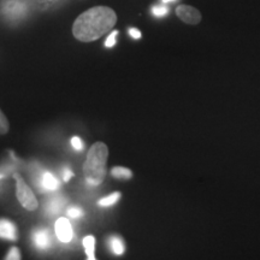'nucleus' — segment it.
Instances as JSON below:
<instances>
[{
    "instance_id": "nucleus-10",
    "label": "nucleus",
    "mask_w": 260,
    "mask_h": 260,
    "mask_svg": "<svg viewBox=\"0 0 260 260\" xmlns=\"http://www.w3.org/2000/svg\"><path fill=\"white\" fill-rule=\"evenodd\" d=\"M83 247H84V252H86L87 258L89 260H94L95 256H94V248H95V239L94 236L88 235L83 239Z\"/></svg>"
},
{
    "instance_id": "nucleus-4",
    "label": "nucleus",
    "mask_w": 260,
    "mask_h": 260,
    "mask_svg": "<svg viewBox=\"0 0 260 260\" xmlns=\"http://www.w3.org/2000/svg\"><path fill=\"white\" fill-rule=\"evenodd\" d=\"M177 17L181 19L182 22L187 24H198L201 21V14L199 10H197L193 6L189 5H180L176 9Z\"/></svg>"
},
{
    "instance_id": "nucleus-13",
    "label": "nucleus",
    "mask_w": 260,
    "mask_h": 260,
    "mask_svg": "<svg viewBox=\"0 0 260 260\" xmlns=\"http://www.w3.org/2000/svg\"><path fill=\"white\" fill-rule=\"evenodd\" d=\"M111 175L116 178H121V180H129L133 177V172L128 168L116 167L111 170Z\"/></svg>"
},
{
    "instance_id": "nucleus-11",
    "label": "nucleus",
    "mask_w": 260,
    "mask_h": 260,
    "mask_svg": "<svg viewBox=\"0 0 260 260\" xmlns=\"http://www.w3.org/2000/svg\"><path fill=\"white\" fill-rule=\"evenodd\" d=\"M64 204H65V200L63 198H59V197L53 198V199L46 205V211H48V213L50 214H56L61 210V207L64 206Z\"/></svg>"
},
{
    "instance_id": "nucleus-21",
    "label": "nucleus",
    "mask_w": 260,
    "mask_h": 260,
    "mask_svg": "<svg viewBox=\"0 0 260 260\" xmlns=\"http://www.w3.org/2000/svg\"><path fill=\"white\" fill-rule=\"evenodd\" d=\"M129 34H130V37L134 38V39L141 38V31H140L139 29H136V28H130L129 29Z\"/></svg>"
},
{
    "instance_id": "nucleus-9",
    "label": "nucleus",
    "mask_w": 260,
    "mask_h": 260,
    "mask_svg": "<svg viewBox=\"0 0 260 260\" xmlns=\"http://www.w3.org/2000/svg\"><path fill=\"white\" fill-rule=\"evenodd\" d=\"M40 186L45 190H57L59 187V182L51 172H44L40 180Z\"/></svg>"
},
{
    "instance_id": "nucleus-6",
    "label": "nucleus",
    "mask_w": 260,
    "mask_h": 260,
    "mask_svg": "<svg viewBox=\"0 0 260 260\" xmlns=\"http://www.w3.org/2000/svg\"><path fill=\"white\" fill-rule=\"evenodd\" d=\"M0 237L11 241H16L18 239L17 228L11 220L0 219Z\"/></svg>"
},
{
    "instance_id": "nucleus-8",
    "label": "nucleus",
    "mask_w": 260,
    "mask_h": 260,
    "mask_svg": "<svg viewBox=\"0 0 260 260\" xmlns=\"http://www.w3.org/2000/svg\"><path fill=\"white\" fill-rule=\"evenodd\" d=\"M107 246H109L110 251L116 255H122L125 252V246L123 242L122 237L118 235H112L107 239Z\"/></svg>"
},
{
    "instance_id": "nucleus-18",
    "label": "nucleus",
    "mask_w": 260,
    "mask_h": 260,
    "mask_svg": "<svg viewBox=\"0 0 260 260\" xmlns=\"http://www.w3.org/2000/svg\"><path fill=\"white\" fill-rule=\"evenodd\" d=\"M6 259L8 260L21 259V252H19V249L17 248V247H12V248L10 249L8 255H6Z\"/></svg>"
},
{
    "instance_id": "nucleus-16",
    "label": "nucleus",
    "mask_w": 260,
    "mask_h": 260,
    "mask_svg": "<svg viewBox=\"0 0 260 260\" xmlns=\"http://www.w3.org/2000/svg\"><path fill=\"white\" fill-rule=\"evenodd\" d=\"M117 35H118V30H115V31H112L111 34L109 35V38L106 39V41H105V46L106 47H113L116 45V42H117Z\"/></svg>"
},
{
    "instance_id": "nucleus-20",
    "label": "nucleus",
    "mask_w": 260,
    "mask_h": 260,
    "mask_svg": "<svg viewBox=\"0 0 260 260\" xmlns=\"http://www.w3.org/2000/svg\"><path fill=\"white\" fill-rule=\"evenodd\" d=\"M74 176V174H73V171L70 170V169H64V171H63V180L65 181V182H69L70 181V178Z\"/></svg>"
},
{
    "instance_id": "nucleus-7",
    "label": "nucleus",
    "mask_w": 260,
    "mask_h": 260,
    "mask_svg": "<svg viewBox=\"0 0 260 260\" xmlns=\"http://www.w3.org/2000/svg\"><path fill=\"white\" fill-rule=\"evenodd\" d=\"M32 240H34L35 246H37L39 249H46L48 245H50V235H48V230L44 229V228L35 230L34 234H32Z\"/></svg>"
},
{
    "instance_id": "nucleus-2",
    "label": "nucleus",
    "mask_w": 260,
    "mask_h": 260,
    "mask_svg": "<svg viewBox=\"0 0 260 260\" xmlns=\"http://www.w3.org/2000/svg\"><path fill=\"white\" fill-rule=\"evenodd\" d=\"M109 158V148L104 142H95L87 153L83 171L87 183L96 187L103 183L106 176V162Z\"/></svg>"
},
{
    "instance_id": "nucleus-1",
    "label": "nucleus",
    "mask_w": 260,
    "mask_h": 260,
    "mask_svg": "<svg viewBox=\"0 0 260 260\" xmlns=\"http://www.w3.org/2000/svg\"><path fill=\"white\" fill-rule=\"evenodd\" d=\"M117 15L111 8L95 6L81 14L73 25V34L79 41L92 42L112 30Z\"/></svg>"
},
{
    "instance_id": "nucleus-15",
    "label": "nucleus",
    "mask_w": 260,
    "mask_h": 260,
    "mask_svg": "<svg viewBox=\"0 0 260 260\" xmlns=\"http://www.w3.org/2000/svg\"><path fill=\"white\" fill-rule=\"evenodd\" d=\"M169 12V9L165 5H157L152 8V14L157 17H162V16H167Z\"/></svg>"
},
{
    "instance_id": "nucleus-14",
    "label": "nucleus",
    "mask_w": 260,
    "mask_h": 260,
    "mask_svg": "<svg viewBox=\"0 0 260 260\" xmlns=\"http://www.w3.org/2000/svg\"><path fill=\"white\" fill-rule=\"evenodd\" d=\"M10 124L6 116L3 113L2 110H0V135H5L6 133L9 132Z\"/></svg>"
},
{
    "instance_id": "nucleus-12",
    "label": "nucleus",
    "mask_w": 260,
    "mask_h": 260,
    "mask_svg": "<svg viewBox=\"0 0 260 260\" xmlns=\"http://www.w3.org/2000/svg\"><path fill=\"white\" fill-rule=\"evenodd\" d=\"M119 199H121V193L116 191V193H112L107 195L105 198H102V199L98 201V205H99L100 207H109L115 205Z\"/></svg>"
},
{
    "instance_id": "nucleus-19",
    "label": "nucleus",
    "mask_w": 260,
    "mask_h": 260,
    "mask_svg": "<svg viewBox=\"0 0 260 260\" xmlns=\"http://www.w3.org/2000/svg\"><path fill=\"white\" fill-rule=\"evenodd\" d=\"M71 146H73V147L76 149V151H82L83 142L81 141L80 138H76V136H75V138L71 139Z\"/></svg>"
},
{
    "instance_id": "nucleus-3",
    "label": "nucleus",
    "mask_w": 260,
    "mask_h": 260,
    "mask_svg": "<svg viewBox=\"0 0 260 260\" xmlns=\"http://www.w3.org/2000/svg\"><path fill=\"white\" fill-rule=\"evenodd\" d=\"M14 178L16 181V197H17L19 204L28 211L37 210L39 206L37 198H35V195L30 188L28 187V184L25 183L23 177L18 172H15Z\"/></svg>"
},
{
    "instance_id": "nucleus-17",
    "label": "nucleus",
    "mask_w": 260,
    "mask_h": 260,
    "mask_svg": "<svg viewBox=\"0 0 260 260\" xmlns=\"http://www.w3.org/2000/svg\"><path fill=\"white\" fill-rule=\"evenodd\" d=\"M68 216L71 217V218H81L83 216V211L80 207H71V209L68 210Z\"/></svg>"
},
{
    "instance_id": "nucleus-5",
    "label": "nucleus",
    "mask_w": 260,
    "mask_h": 260,
    "mask_svg": "<svg viewBox=\"0 0 260 260\" xmlns=\"http://www.w3.org/2000/svg\"><path fill=\"white\" fill-rule=\"evenodd\" d=\"M56 234L60 242L68 243L73 240V228L69 220L61 217L56 222Z\"/></svg>"
},
{
    "instance_id": "nucleus-22",
    "label": "nucleus",
    "mask_w": 260,
    "mask_h": 260,
    "mask_svg": "<svg viewBox=\"0 0 260 260\" xmlns=\"http://www.w3.org/2000/svg\"><path fill=\"white\" fill-rule=\"evenodd\" d=\"M171 2H176V0H162V3H164V4H168V3H171Z\"/></svg>"
}]
</instances>
